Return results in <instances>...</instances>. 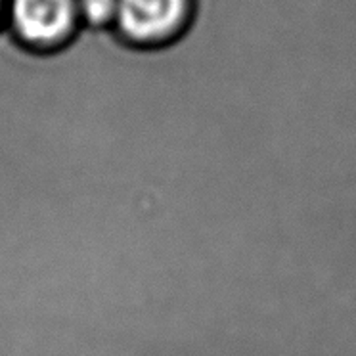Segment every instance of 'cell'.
Returning a JSON list of instances; mask_svg holds the SVG:
<instances>
[{
	"label": "cell",
	"mask_w": 356,
	"mask_h": 356,
	"mask_svg": "<svg viewBox=\"0 0 356 356\" xmlns=\"http://www.w3.org/2000/svg\"><path fill=\"white\" fill-rule=\"evenodd\" d=\"M81 25L94 29H113L119 0H77Z\"/></svg>",
	"instance_id": "3"
},
{
	"label": "cell",
	"mask_w": 356,
	"mask_h": 356,
	"mask_svg": "<svg viewBox=\"0 0 356 356\" xmlns=\"http://www.w3.org/2000/svg\"><path fill=\"white\" fill-rule=\"evenodd\" d=\"M4 24L31 48H58L81 29L77 0H6Z\"/></svg>",
	"instance_id": "2"
},
{
	"label": "cell",
	"mask_w": 356,
	"mask_h": 356,
	"mask_svg": "<svg viewBox=\"0 0 356 356\" xmlns=\"http://www.w3.org/2000/svg\"><path fill=\"white\" fill-rule=\"evenodd\" d=\"M194 0H119L113 29L132 48L155 52L186 31Z\"/></svg>",
	"instance_id": "1"
},
{
	"label": "cell",
	"mask_w": 356,
	"mask_h": 356,
	"mask_svg": "<svg viewBox=\"0 0 356 356\" xmlns=\"http://www.w3.org/2000/svg\"><path fill=\"white\" fill-rule=\"evenodd\" d=\"M4 8H6V0H0V25H4Z\"/></svg>",
	"instance_id": "4"
}]
</instances>
